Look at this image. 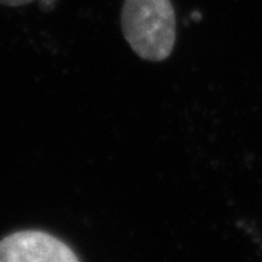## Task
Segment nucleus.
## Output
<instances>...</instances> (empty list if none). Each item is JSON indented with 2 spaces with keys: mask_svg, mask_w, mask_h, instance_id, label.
Returning <instances> with one entry per match:
<instances>
[{
  "mask_svg": "<svg viewBox=\"0 0 262 262\" xmlns=\"http://www.w3.org/2000/svg\"><path fill=\"white\" fill-rule=\"evenodd\" d=\"M121 27L124 39L139 58L163 62L171 55L177 39L171 0H124Z\"/></svg>",
  "mask_w": 262,
  "mask_h": 262,
  "instance_id": "nucleus-1",
  "label": "nucleus"
},
{
  "mask_svg": "<svg viewBox=\"0 0 262 262\" xmlns=\"http://www.w3.org/2000/svg\"><path fill=\"white\" fill-rule=\"evenodd\" d=\"M0 262H80L66 242L43 230H19L0 239Z\"/></svg>",
  "mask_w": 262,
  "mask_h": 262,
  "instance_id": "nucleus-2",
  "label": "nucleus"
},
{
  "mask_svg": "<svg viewBox=\"0 0 262 262\" xmlns=\"http://www.w3.org/2000/svg\"><path fill=\"white\" fill-rule=\"evenodd\" d=\"M35 2V0H0V4L7 6V7H20Z\"/></svg>",
  "mask_w": 262,
  "mask_h": 262,
  "instance_id": "nucleus-3",
  "label": "nucleus"
}]
</instances>
